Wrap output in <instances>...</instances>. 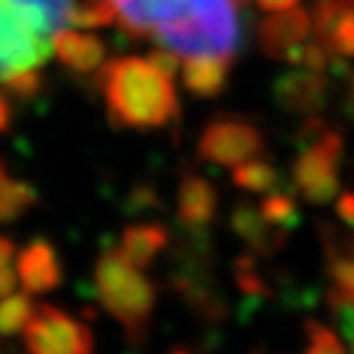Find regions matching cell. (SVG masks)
I'll return each mask as SVG.
<instances>
[{"instance_id":"cell-1","label":"cell","mask_w":354,"mask_h":354,"mask_svg":"<svg viewBox=\"0 0 354 354\" xmlns=\"http://www.w3.org/2000/svg\"><path fill=\"white\" fill-rule=\"evenodd\" d=\"M131 37L155 39L176 55H226L239 48L244 0H105Z\"/></svg>"},{"instance_id":"cell-2","label":"cell","mask_w":354,"mask_h":354,"mask_svg":"<svg viewBox=\"0 0 354 354\" xmlns=\"http://www.w3.org/2000/svg\"><path fill=\"white\" fill-rule=\"evenodd\" d=\"M95 84L105 102L111 127L158 131L181 115L174 79L142 55L113 58L95 71Z\"/></svg>"},{"instance_id":"cell-3","label":"cell","mask_w":354,"mask_h":354,"mask_svg":"<svg viewBox=\"0 0 354 354\" xmlns=\"http://www.w3.org/2000/svg\"><path fill=\"white\" fill-rule=\"evenodd\" d=\"M74 0H0V82L48 61L50 37L68 26Z\"/></svg>"},{"instance_id":"cell-4","label":"cell","mask_w":354,"mask_h":354,"mask_svg":"<svg viewBox=\"0 0 354 354\" xmlns=\"http://www.w3.org/2000/svg\"><path fill=\"white\" fill-rule=\"evenodd\" d=\"M95 291L102 310L124 328L131 346H145L150 336L158 289L118 247H105L95 260Z\"/></svg>"},{"instance_id":"cell-5","label":"cell","mask_w":354,"mask_h":354,"mask_svg":"<svg viewBox=\"0 0 354 354\" xmlns=\"http://www.w3.org/2000/svg\"><path fill=\"white\" fill-rule=\"evenodd\" d=\"M171 289L203 326L226 320L228 307L215 281L210 228H178L171 252Z\"/></svg>"},{"instance_id":"cell-6","label":"cell","mask_w":354,"mask_h":354,"mask_svg":"<svg viewBox=\"0 0 354 354\" xmlns=\"http://www.w3.org/2000/svg\"><path fill=\"white\" fill-rule=\"evenodd\" d=\"M344 158V137L333 129H323L304 142L291 165V184L313 205H326L339 194V165Z\"/></svg>"},{"instance_id":"cell-7","label":"cell","mask_w":354,"mask_h":354,"mask_svg":"<svg viewBox=\"0 0 354 354\" xmlns=\"http://www.w3.org/2000/svg\"><path fill=\"white\" fill-rule=\"evenodd\" d=\"M268 150L266 131L257 121L236 113L213 115L200 131L197 152L213 165H239L244 160L260 158Z\"/></svg>"},{"instance_id":"cell-8","label":"cell","mask_w":354,"mask_h":354,"mask_svg":"<svg viewBox=\"0 0 354 354\" xmlns=\"http://www.w3.org/2000/svg\"><path fill=\"white\" fill-rule=\"evenodd\" d=\"M21 333L26 354H95L89 326L55 304H35Z\"/></svg>"},{"instance_id":"cell-9","label":"cell","mask_w":354,"mask_h":354,"mask_svg":"<svg viewBox=\"0 0 354 354\" xmlns=\"http://www.w3.org/2000/svg\"><path fill=\"white\" fill-rule=\"evenodd\" d=\"M273 100L281 111L297 118L320 115L330 100V79L304 66L289 68L273 82Z\"/></svg>"},{"instance_id":"cell-10","label":"cell","mask_w":354,"mask_h":354,"mask_svg":"<svg viewBox=\"0 0 354 354\" xmlns=\"http://www.w3.org/2000/svg\"><path fill=\"white\" fill-rule=\"evenodd\" d=\"M16 279L26 294H48L64 283V263L50 239L35 236L19 252Z\"/></svg>"},{"instance_id":"cell-11","label":"cell","mask_w":354,"mask_h":354,"mask_svg":"<svg viewBox=\"0 0 354 354\" xmlns=\"http://www.w3.org/2000/svg\"><path fill=\"white\" fill-rule=\"evenodd\" d=\"M221 194L210 178L197 171H184L176 189L178 223L187 228H210L218 218Z\"/></svg>"},{"instance_id":"cell-12","label":"cell","mask_w":354,"mask_h":354,"mask_svg":"<svg viewBox=\"0 0 354 354\" xmlns=\"http://www.w3.org/2000/svg\"><path fill=\"white\" fill-rule=\"evenodd\" d=\"M50 53L64 68L87 76L95 74L105 64L108 48L97 35L76 32L71 26H61L50 37Z\"/></svg>"},{"instance_id":"cell-13","label":"cell","mask_w":354,"mask_h":354,"mask_svg":"<svg viewBox=\"0 0 354 354\" xmlns=\"http://www.w3.org/2000/svg\"><path fill=\"white\" fill-rule=\"evenodd\" d=\"M231 231L239 236L257 257H270L286 247L289 234L283 228L270 226L266 218L260 215L257 205L250 200H241L231 210Z\"/></svg>"},{"instance_id":"cell-14","label":"cell","mask_w":354,"mask_h":354,"mask_svg":"<svg viewBox=\"0 0 354 354\" xmlns=\"http://www.w3.org/2000/svg\"><path fill=\"white\" fill-rule=\"evenodd\" d=\"M181 84L192 97L213 100L221 97L231 79V58L226 55H187L181 66Z\"/></svg>"},{"instance_id":"cell-15","label":"cell","mask_w":354,"mask_h":354,"mask_svg":"<svg viewBox=\"0 0 354 354\" xmlns=\"http://www.w3.org/2000/svg\"><path fill=\"white\" fill-rule=\"evenodd\" d=\"M310 26H313V21H310L307 11H291L289 8V11L273 13L260 26V48L268 58H276V61L286 58L289 61L291 53L307 39Z\"/></svg>"},{"instance_id":"cell-16","label":"cell","mask_w":354,"mask_h":354,"mask_svg":"<svg viewBox=\"0 0 354 354\" xmlns=\"http://www.w3.org/2000/svg\"><path fill=\"white\" fill-rule=\"evenodd\" d=\"M168 244H171V234L163 223H134L124 228L118 250L131 266L145 270L160 257Z\"/></svg>"},{"instance_id":"cell-17","label":"cell","mask_w":354,"mask_h":354,"mask_svg":"<svg viewBox=\"0 0 354 354\" xmlns=\"http://www.w3.org/2000/svg\"><path fill=\"white\" fill-rule=\"evenodd\" d=\"M37 205V192L32 184L8 174L0 160V223H11Z\"/></svg>"},{"instance_id":"cell-18","label":"cell","mask_w":354,"mask_h":354,"mask_svg":"<svg viewBox=\"0 0 354 354\" xmlns=\"http://www.w3.org/2000/svg\"><path fill=\"white\" fill-rule=\"evenodd\" d=\"M231 184L236 189L252 192V194H263V192H273L279 187V168L270 160H244V163L234 165L231 171Z\"/></svg>"},{"instance_id":"cell-19","label":"cell","mask_w":354,"mask_h":354,"mask_svg":"<svg viewBox=\"0 0 354 354\" xmlns=\"http://www.w3.org/2000/svg\"><path fill=\"white\" fill-rule=\"evenodd\" d=\"M35 313L32 294H8L0 299V339H13L19 336L29 317Z\"/></svg>"},{"instance_id":"cell-20","label":"cell","mask_w":354,"mask_h":354,"mask_svg":"<svg viewBox=\"0 0 354 354\" xmlns=\"http://www.w3.org/2000/svg\"><path fill=\"white\" fill-rule=\"evenodd\" d=\"M260 215L266 218L270 226L276 228H294L299 223V207H297V200L286 194V192H268L266 200L257 205Z\"/></svg>"},{"instance_id":"cell-21","label":"cell","mask_w":354,"mask_h":354,"mask_svg":"<svg viewBox=\"0 0 354 354\" xmlns=\"http://www.w3.org/2000/svg\"><path fill=\"white\" fill-rule=\"evenodd\" d=\"M0 84H3V92H6L8 97H16V100H21V102H32L35 97L42 95V89H45V76H42L39 68H21V71L11 74L8 79H3Z\"/></svg>"},{"instance_id":"cell-22","label":"cell","mask_w":354,"mask_h":354,"mask_svg":"<svg viewBox=\"0 0 354 354\" xmlns=\"http://www.w3.org/2000/svg\"><path fill=\"white\" fill-rule=\"evenodd\" d=\"M234 283L247 297H268L270 294V286H268L266 276H263L260 266L254 263L252 254H241L234 260Z\"/></svg>"},{"instance_id":"cell-23","label":"cell","mask_w":354,"mask_h":354,"mask_svg":"<svg viewBox=\"0 0 354 354\" xmlns=\"http://www.w3.org/2000/svg\"><path fill=\"white\" fill-rule=\"evenodd\" d=\"M302 354H346L342 339L323 326L320 320H307L304 323V349Z\"/></svg>"},{"instance_id":"cell-24","label":"cell","mask_w":354,"mask_h":354,"mask_svg":"<svg viewBox=\"0 0 354 354\" xmlns=\"http://www.w3.org/2000/svg\"><path fill=\"white\" fill-rule=\"evenodd\" d=\"M131 207H137V210H145V207H158L160 205V200H158V194H155V189L152 187H147V184H140L137 189L131 192Z\"/></svg>"},{"instance_id":"cell-25","label":"cell","mask_w":354,"mask_h":354,"mask_svg":"<svg viewBox=\"0 0 354 354\" xmlns=\"http://www.w3.org/2000/svg\"><path fill=\"white\" fill-rule=\"evenodd\" d=\"M336 215H339L342 223L354 228V189L339 194V200H336Z\"/></svg>"},{"instance_id":"cell-26","label":"cell","mask_w":354,"mask_h":354,"mask_svg":"<svg viewBox=\"0 0 354 354\" xmlns=\"http://www.w3.org/2000/svg\"><path fill=\"white\" fill-rule=\"evenodd\" d=\"M13 124V100L0 89V134H6Z\"/></svg>"},{"instance_id":"cell-27","label":"cell","mask_w":354,"mask_h":354,"mask_svg":"<svg viewBox=\"0 0 354 354\" xmlns=\"http://www.w3.org/2000/svg\"><path fill=\"white\" fill-rule=\"evenodd\" d=\"M16 283H19L16 270H11L8 266H0V299H3V297H8V294H13Z\"/></svg>"},{"instance_id":"cell-28","label":"cell","mask_w":354,"mask_h":354,"mask_svg":"<svg viewBox=\"0 0 354 354\" xmlns=\"http://www.w3.org/2000/svg\"><path fill=\"white\" fill-rule=\"evenodd\" d=\"M257 6L260 8H266V11H289V8H294L297 6V0H257Z\"/></svg>"},{"instance_id":"cell-29","label":"cell","mask_w":354,"mask_h":354,"mask_svg":"<svg viewBox=\"0 0 354 354\" xmlns=\"http://www.w3.org/2000/svg\"><path fill=\"white\" fill-rule=\"evenodd\" d=\"M13 252H16V244H13L8 236L0 234V266H8V260L13 257Z\"/></svg>"},{"instance_id":"cell-30","label":"cell","mask_w":354,"mask_h":354,"mask_svg":"<svg viewBox=\"0 0 354 354\" xmlns=\"http://www.w3.org/2000/svg\"><path fill=\"white\" fill-rule=\"evenodd\" d=\"M171 354H194V352H192V349H174Z\"/></svg>"},{"instance_id":"cell-31","label":"cell","mask_w":354,"mask_h":354,"mask_svg":"<svg viewBox=\"0 0 354 354\" xmlns=\"http://www.w3.org/2000/svg\"><path fill=\"white\" fill-rule=\"evenodd\" d=\"M346 339L352 342V354H354V330H352V333H349V336H346Z\"/></svg>"},{"instance_id":"cell-32","label":"cell","mask_w":354,"mask_h":354,"mask_svg":"<svg viewBox=\"0 0 354 354\" xmlns=\"http://www.w3.org/2000/svg\"><path fill=\"white\" fill-rule=\"evenodd\" d=\"M352 302H354V294H352Z\"/></svg>"},{"instance_id":"cell-33","label":"cell","mask_w":354,"mask_h":354,"mask_svg":"<svg viewBox=\"0 0 354 354\" xmlns=\"http://www.w3.org/2000/svg\"><path fill=\"white\" fill-rule=\"evenodd\" d=\"M252 354H260V352H252Z\"/></svg>"}]
</instances>
